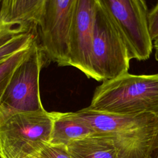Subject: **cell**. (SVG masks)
<instances>
[{"label": "cell", "instance_id": "1", "mask_svg": "<svg viewBox=\"0 0 158 158\" xmlns=\"http://www.w3.org/2000/svg\"><path fill=\"white\" fill-rule=\"evenodd\" d=\"M75 115L94 133L107 136L118 158H149L158 140V117L152 114L118 115L87 107Z\"/></svg>", "mask_w": 158, "mask_h": 158}, {"label": "cell", "instance_id": "2", "mask_svg": "<svg viewBox=\"0 0 158 158\" xmlns=\"http://www.w3.org/2000/svg\"><path fill=\"white\" fill-rule=\"evenodd\" d=\"M88 107L118 115L158 117V73L136 75L128 72L103 81L96 88Z\"/></svg>", "mask_w": 158, "mask_h": 158}, {"label": "cell", "instance_id": "3", "mask_svg": "<svg viewBox=\"0 0 158 158\" xmlns=\"http://www.w3.org/2000/svg\"><path fill=\"white\" fill-rule=\"evenodd\" d=\"M52 112L18 111L0 106V158H25L49 143Z\"/></svg>", "mask_w": 158, "mask_h": 158}, {"label": "cell", "instance_id": "4", "mask_svg": "<svg viewBox=\"0 0 158 158\" xmlns=\"http://www.w3.org/2000/svg\"><path fill=\"white\" fill-rule=\"evenodd\" d=\"M128 50L112 17L96 0L92 50V69L95 80L106 81L128 72Z\"/></svg>", "mask_w": 158, "mask_h": 158}, {"label": "cell", "instance_id": "5", "mask_svg": "<svg viewBox=\"0 0 158 158\" xmlns=\"http://www.w3.org/2000/svg\"><path fill=\"white\" fill-rule=\"evenodd\" d=\"M112 17L127 44L130 57L149 59L154 49L148 27V9L143 0H100Z\"/></svg>", "mask_w": 158, "mask_h": 158}, {"label": "cell", "instance_id": "6", "mask_svg": "<svg viewBox=\"0 0 158 158\" xmlns=\"http://www.w3.org/2000/svg\"><path fill=\"white\" fill-rule=\"evenodd\" d=\"M44 54L36 40L30 53L15 71L1 107L27 112L44 109L40 93V76L45 62Z\"/></svg>", "mask_w": 158, "mask_h": 158}, {"label": "cell", "instance_id": "7", "mask_svg": "<svg viewBox=\"0 0 158 158\" xmlns=\"http://www.w3.org/2000/svg\"><path fill=\"white\" fill-rule=\"evenodd\" d=\"M77 0H47L38 26L40 48L59 66H69V40Z\"/></svg>", "mask_w": 158, "mask_h": 158}, {"label": "cell", "instance_id": "8", "mask_svg": "<svg viewBox=\"0 0 158 158\" xmlns=\"http://www.w3.org/2000/svg\"><path fill=\"white\" fill-rule=\"evenodd\" d=\"M96 0H77L69 34V66L94 79L92 50Z\"/></svg>", "mask_w": 158, "mask_h": 158}, {"label": "cell", "instance_id": "9", "mask_svg": "<svg viewBox=\"0 0 158 158\" xmlns=\"http://www.w3.org/2000/svg\"><path fill=\"white\" fill-rule=\"evenodd\" d=\"M47 0H4L0 6V15L7 23L31 28L38 27L43 17Z\"/></svg>", "mask_w": 158, "mask_h": 158}, {"label": "cell", "instance_id": "10", "mask_svg": "<svg viewBox=\"0 0 158 158\" xmlns=\"http://www.w3.org/2000/svg\"><path fill=\"white\" fill-rule=\"evenodd\" d=\"M53 125L49 144L67 146L69 143L94 133L73 112H52Z\"/></svg>", "mask_w": 158, "mask_h": 158}, {"label": "cell", "instance_id": "11", "mask_svg": "<svg viewBox=\"0 0 158 158\" xmlns=\"http://www.w3.org/2000/svg\"><path fill=\"white\" fill-rule=\"evenodd\" d=\"M72 158H118L116 148L107 136L94 133L66 146Z\"/></svg>", "mask_w": 158, "mask_h": 158}, {"label": "cell", "instance_id": "12", "mask_svg": "<svg viewBox=\"0 0 158 158\" xmlns=\"http://www.w3.org/2000/svg\"><path fill=\"white\" fill-rule=\"evenodd\" d=\"M33 44L16 52L0 62V104L15 71L29 55Z\"/></svg>", "mask_w": 158, "mask_h": 158}, {"label": "cell", "instance_id": "13", "mask_svg": "<svg viewBox=\"0 0 158 158\" xmlns=\"http://www.w3.org/2000/svg\"><path fill=\"white\" fill-rule=\"evenodd\" d=\"M36 40L31 32L14 36L0 46V62L16 52L30 47Z\"/></svg>", "mask_w": 158, "mask_h": 158}, {"label": "cell", "instance_id": "14", "mask_svg": "<svg viewBox=\"0 0 158 158\" xmlns=\"http://www.w3.org/2000/svg\"><path fill=\"white\" fill-rule=\"evenodd\" d=\"M31 29L23 25L6 23L0 15V46L17 35L31 32Z\"/></svg>", "mask_w": 158, "mask_h": 158}, {"label": "cell", "instance_id": "15", "mask_svg": "<svg viewBox=\"0 0 158 158\" xmlns=\"http://www.w3.org/2000/svg\"><path fill=\"white\" fill-rule=\"evenodd\" d=\"M37 155L40 158H72L66 150V146L45 144Z\"/></svg>", "mask_w": 158, "mask_h": 158}, {"label": "cell", "instance_id": "16", "mask_svg": "<svg viewBox=\"0 0 158 158\" xmlns=\"http://www.w3.org/2000/svg\"><path fill=\"white\" fill-rule=\"evenodd\" d=\"M148 20L149 34L154 43L158 40V1L149 10Z\"/></svg>", "mask_w": 158, "mask_h": 158}, {"label": "cell", "instance_id": "17", "mask_svg": "<svg viewBox=\"0 0 158 158\" xmlns=\"http://www.w3.org/2000/svg\"><path fill=\"white\" fill-rule=\"evenodd\" d=\"M149 158H158V140L155 147L152 150Z\"/></svg>", "mask_w": 158, "mask_h": 158}, {"label": "cell", "instance_id": "18", "mask_svg": "<svg viewBox=\"0 0 158 158\" xmlns=\"http://www.w3.org/2000/svg\"><path fill=\"white\" fill-rule=\"evenodd\" d=\"M154 49L155 50V59L158 61V40L154 42Z\"/></svg>", "mask_w": 158, "mask_h": 158}, {"label": "cell", "instance_id": "19", "mask_svg": "<svg viewBox=\"0 0 158 158\" xmlns=\"http://www.w3.org/2000/svg\"><path fill=\"white\" fill-rule=\"evenodd\" d=\"M30 158H40V157H39L37 155H31V156H29Z\"/></svg>", "mask_w": 158, "mask_h": 158}, {"label": "cell", "instance_id": "20", "mask_svg": "<svg viewBox=\"0 0 158 158\" xmlns=\"http://www.w3.org/2000/svg\"><path fill=\"white\" fill-rule=\"evenodd\" d=\"M25 158H30V157L28 156V157H25Z\"/></svg>", "mask_w": 158, "mask_h": 158}]
</instances>
